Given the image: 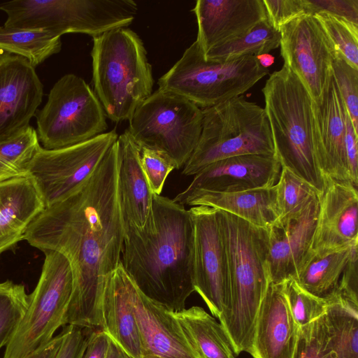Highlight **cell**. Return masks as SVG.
Returning a JSON list of instances; mask_svg holds the SVG:
<instances>
[{
  "instance_id": "9a60e30c",
  "label": "cell",
  "mask_w": 358,
  "mask_h": 358,
  "mask_svg": "<svg viewBox=\"0 0 358 358\" xmlns=\"http://www.w3.org/2000/svg\"><path fill=\"white\" fill-rule=\"evenodd\" d=\"M126 283L142 358H203L171 310L147 296L128 273Z\"/></svg>"
},
{
  "instance_id": "f546056e",
  "label": "cell",
  "mask_w": 358,
  "mask_h": 358,
  "mask_svg": "<svg viewBox=\"0 0 358 358\" xmlns=\"http://www.w3.org/2000/svg\"><path fill=\"white\" fill-rule=\"evenodd\" d=\"M61 48V37L47 30L0 26V51L24 57L34 68Z\"/></svg>"
},
{
  "instance_id": "603a6c76",
  "label": "cell",
  "mask_w": 358,
  "mask_h": 358,
  "mask_svg": "<svg viewBox=\"0 0 358 358\" xmlns=\"http://www.w3.org/2000/svg\"><path fill=\"white\" fill-rule=\"evenodd\" d=\"M117 192L124 225L142 234L155 231L153 193L141 167L138 150L125 130L118 136Z\"/></svg>"
},
{
  "instance_id": "e575fe53",
  "label": "cell",
  "mask_w": 358,
  "mask_h": 358,
  "mask_svg": "<svg viewBox=\"0 0 358 358\" xmlns=\"http://www.w3.org/2000/svg\"><path fill=\"white\" fill-rule=\"evenodd\" d=\"M338 52L354 69L358 70V26L329 14L313 15Z\"/></svg>"
},
{
  "instance_id": "7dc6e473",
  "label": "cell",
  "mask_w": 358,
  "mask_h": 358,
  "mask_svg": "<svg viewBox=\"0 0 358 358\" xmlns=\"http://www.w3.org/2000/svg\"><path fill=\"white\" fill-rule=\"evenodd\" d=\"M256 57L259 64L265 69L270 67L275 62V57L268 53L262 54L256 56Z\"/></svg>"
},
{
  "instance_id": "1f68e13d",
  "label": "cell",
  "mask_w": 358,
  "mask_h": 358,
  "mask_svg": "<svg viewBox=\"0 0 358 358\" xmlns=\"http://www.w3.org/2000/svg\"><path fill=\"white\" fill-rule=\"evenodd\" d=\"M40 147L36 130L30 125L14 137L0 142V182L28 175L29 165Z\"/></svg>"
},
{
  "instance_id": "f35d334b",
  "label": "cell",
  "mask_w": 358,
  "mask_h": 358,
  "mask_svg": "<svg viewBox=\"0 0 358 358\" xmlns=\"http://www.w3.org/2000/svg\"><path fill=\"white\" fill-rule=\"evenodd\" d=\"M141 167L153 194L159 195L169 174L176 164L165 154L145 146H138Z\"/></svg>"
},
{
  "instance_id": "ab89813d",
  "label": "cell",
  "mask_w": 358,
  "mask_h": 358,
  "mask_svg": "<svg viewBox=\"0 0 358 358\" xmlns=\"http://www.w3.org/2000/svg\"><path fill=\"white\" fill-rule=\"evenodd\" d=\"M306 14L327 13L358 26V0H304Z\"/></svg>"
},
{
  "instance_id": "60d3db41",
  "label": "cell",
  "mask_w": 358,
  "mask_h": 358,
  "mask_svg": "<svg viewBox=\"0 0 358 358\" xmlns=\"http://www.w3.org/2000/svg\"><path fill=\"white\" fill-rule=\"evenodd\" d=\"M92 329L66 325L62 331V343L55 358H83Z\"/></svg>"
},
{
  "instance_id": "6da1fadb",
  "label": "cell",
  "mask_w": 358,
  "mask_h": 358,
  "mask_svg": "<svg viewBox=\"0 0 358 358\" xmlns=\"http://www.w3.org/2000/svg\"><path fill=\"white\" fill-rule=\"evenodd\" d=\"M117 168L116 141L87 182L45 208L24 235L31 246L59 252L71 264L73 287L66 325L101 328L104 282L120 264L124 236Z\"/></svg>"
},
{
  "instance_id": "484cf974",
  "label": "cell",
  "mask_w": 358,
  "mask_h": 358,
  "mask_svg": "<svg viewBox=\"0 0 358 358\" xmlns=\"http://www.w3.org/2000/svg\"><path fill=\"white\" fill-rule=\"evenodd\" d=\"M186 204L223 210L265 229L278 218L275 185L234 192H199L192 195Z\"/></svg>"
},
{
  "instance_id": "52a82bcc",
  "label": "cell",
  "mask_w": 358,
  "mask_h": 358,
  "mask_svg": "<svg viewBox=\"0 0 358 358\" xmlns=\"http://www.w3.org/2000/svg\"><path fill=\"white\" fill-rule=\"evenodd\" d=\"M7 15L3 26L43 29L58 36L69 33L92 38L127 27L135 19L133 0H13L0 3Z\"/></svg>"
},
{
  "instance_id": "d6986e66",
  "label": "cell",
  "mask_w": 358,
  "mask_h": 358,
  "mask_svg": "<svg viewBox=\"0 0 358 358\" xmlns=\"http://www.w3.org/2000/svg\"><path fill=\"white\" fill-rule=\"evenodd\" d=\"M313 106L320 169L328 180L350 183L345 153L347 110L332 73L321 96L313 99Z\"/></svg>"
},
{
  "instance_id": "8992f818",
  "label": "cell",
  "mask_w": 358,
  "mask_h": 358,
  "mask_svg": "<svg viewBox=\"0 0 358 358\" xmlns=\"http://www.w3.org/2000/svg\"><path fill=\"white\" fill-rule=\"evenodd\" d=\"M201 133L182 173L194 176L210 164L244 155H275L264 108L242 95L202 109Z\"/></svg>"
},
{
  "instance_id": "83f0119b",
  "label": "cell",
  "mask_w": 358,
  "mask_h": 358,
  "mask_svg": "<svg viewBox=\"0 0 358 358\" xmlns=\"http://www.w3.org/2000/svg\"><path fill=\"white\" fill-rule=\"evenodd\" d=\"M324 298V320L338 358H358V303L337 287Z\"/></svg>"
},
{
  "instance_id": "44dd1931",
  "label": "cell",
  "mask_w": 358,
  "mask_h": 358,
  "mask_svg": "<svg viewBox=\"0 0 358 358\" xmlns=\"http://www.w3.org/2000/svg\"><path fill=\"white\" fill-rule=\"evenodd\" d=\"M300 327L289 309L283 282H270L257 317L252 358H294Z\"/></svg>"
},
{
  "instance_id": "ac0fdd59",
  "label": "cell",
  "mask_w": 358,
  "mask_h": 358,
  "mask_svg": "<svg viewBox=\"0 0 358 358\" xmlns=\"http://www.w3.org/2000/svg\"><path fill=\"white\" fill-rule=\"evenodd\" d=\"M320 196L312 198L296 213L276 220L267 230L271 281L280 283L296 273L308 253Z\"/></svg>"
},
{
  "instance_id": "3957f363",
  "label": "cell",
  "mask_w": 358,
  "mask_h": 358,
  "mask_svg": "<svg viewBox=\"0 0 358 358\" xmlns=\"http://www.w3.org/2000/svg\"><path fill=\"white\" fill-rule=\"evenodd\" d=\"M226 245L229 294L219 317L235 355L249 353L271 281L267 230L219 210Z\"/></svg>"
},
{
  "instance_id": "4dcf8cb0",
  "label": "cell",
  "mask_w": 358,
  "mask_h": 358,
  "mask_svg": "<svg viewBox=\"0 0 358 358\" xmlns=\"http://www.w3.org/2000/svg\"><path fill=\"white\" fill-rule=\"evenodd\" d=\"M280 43V31L267 17L244 35L210 49L204 57L212 60H227L244 55L257 56L278 48Z\"/></svg>"
},
{
  "instance_id": "b9f144b4",
  "label": "cell",
  "mask_w": 358,
  "mask_h": 358,
  "mask_svg": "<svg viewBox=\"0 0 358 358\" xmlns=\"http://www.w3.org/2000/svg\"><path fill=\"white\" fill-rule=\"evenodd\" d=\"M268 19L276 29L306 14L304 0H263Z\"/></svg>"
},
{
  "instance_id": "277c9868",
  "label": "cell",
  "mask_w": 358,
  "mask_h": 358,
  "mask_svg": "<svg viewBox=\"0 0 358 358\" xmlns=\"http://www.w3.org/2000/svg\"><path fill=\"white\" fill-rule=\"evenodd\" d=\"M275 155L285 167L321 194L329 180L318 161L313 99L287 66L270 74L262 88Z\"/></svg>"
},
{
  "instance_id": "f1b7e54d",
  "label": "cell",
  "mask_w": 358,
  "mask_h": 358,
  "mask_svg": "<svg viewBox=\"0 0 358 358\" xmlns=\"http://www.w3.org/2000/svg\"><path fill=\"white\" fill-rule=\"evenodd\" d=\"M203 358H236L221 324L199 306L171 310Z\"/></svg>"
},
{
  "instance_id": "e0dca14e",
  "label": "cell",
  "mask_w": 358,
  "mask_h": 358,
  "mask_svg": "<svg viewBox=\"0 0 358 358\" xmlns=\"http://www.w3.org/2000/svg\"><path fill=\"white\" fill-rule=\"evenodd\" d=\"M43 95L35 68L24 57L0 51V142L29 126Z\"/></svg>"
},
{
  "instance_id": "cb8c5ba5",
  "label": "cell",
  "mask_w": 358,
  "mask_h": 358,
  "mask_svg": "<svg viewBox=\"0 0 358 358\" xmlns=\"http://www.w3.org/2000/svg\"><path fill=\"white\" fill-rule=\"evenodd\" d=\"M127 275L120 264L105 279L101 329L128 358H142L138 328L128 299Z\"/></svg>"
},
{
  "instance_id": "ffe728a7",
  "label": "cell",
  "mask_w": 358,
  "mask_h": 358,
  "mask_svg": "<svg viewBox=\"0 0 358 358\" xmlns=\"http://www.w3.org/2000/svg\"><path fill=\"white\" fill-rule=\"evenodd\" d=\"M192 11L198 26L196 42L203 55L268 17L263 0H198Z\"/></svg>"
},
{
  "instance_id": "ee69618b",
  "label": "cell",
  "mask_w": 358,
  "mask_h": 358,
  "mask_svg": "<svg viewBox=\"0 0 358 358\" xmlns=\"http://www.w3.org/2000/svg\"><path fill=\"white\" fill-rule=\"evenodd\" d=\"M109 342L110 338L101 329H93L83 358H106Z\"/></svg>"
},
{
  "instance_id": "74e56055",
  "label": "cell",
  "mask_w": 358,
  "mask_h": 358,
  "mask_svg": "<svg viewBox=\"0 0 358 358\" xmlns=\"http://www.w3.org/2000/svg\"><path fill=\"white\" fill-rule=\"evenodd\" d=\"M331 73L355 131L358 135V70L350 65L338 52H335Z\"/></svg>"
},
{
  "instance_id": "7c38bea8",
  "label": "cell",
  "mask_w": 358,
  "mask_h": 358,
  "mask_svg": "<svg viewBox=\"0 0 358 358\" xmlns=\"http://www.w3.org/2000/svg\"><path fill=\"white\" fill-rule=\"evenodd\" d=\"M117 138L116 130L113 129L60 149L45 150L41 146L29 165L28 174L36 184L45 208L79 189Z\"/></svg>"
},
{
  "instance_id": "bcb514c9",
  "label": "cell",
  "mask_w": 358,
  "mask_h": 358,
  "mask_svg": "<svg viewBox=\"0 0 358 358\" xmlns=\"http://www.w3.org/2000/svg\"><path fill=\"white\" fill-rule=\"evenodd\" d=\"M106 358H128L110 339Z\"/></svg>"
},
{
  "instance_id": "d590c367",
  "label": "cell",
  "mask_w": 358,
  "mask_h": 358,
  "mask_svg": "<svg viewBox=\"0 0 358 358\" xmlns=\"http://www.w3.org/2000/svg\"><path fill=\"white\" fill-rule=\"evenodd\" d=\"M283 288L292 316L299 327L312 322L325 313V298L316 296L306 291L294 278L285 280Z\"/></svg>"
},
{
  "instance_id": "ba28073f",
  "label": "cell",
  "mask_w": 358,
  "mask_h": 358,
  "mask_svg": "<svg viewBox=\"0 0 358 358\" xmlns=\"http://www.w3.org/2000/svg\"><path fill=\"white\" fill-rule=\"evenodd\" d=\"M268 73L255 55L206 59L195 41L157 84L204 109L242 95Z\"/></svg>"
},
{
  "instance_id": "9c48e42d",
  "label": "cell",
  "mask_w": 358,
  "mask_h": 358,
  "mask_svg": "<svg viewBox=\"0 0 358 358\" xmlns=\"http://www.w3.org/2000/svg\"><path fill=\"white\" fill-rule=\"evenodd\" d=\"M202 109L186 98L157 89L134 111L126 129L138 146L171 158L177 169L186 164L201 133Z\"/></svg>"
},
{
  "instance_id": "4316f807",
  "label": "cell",
  "mask_w": 358,
  "mask_h": 358,
  "mask_svg": "<svg viewBox=\"0 0 358 358\" xmlns=\"http://www.w3.org/2000/svg\"><path fill=\"white\" fill-rule=\"evenodd\" d=\"M357 245L333 249L310 250L294 278L313 295L324 298L334 292L352 261L357 255Z\"/></svg>"
},
{
  "instance_id": "30bf717a",
  "label": "cell",
  "mask_w": 358,
  "mask_h": 358,
  "mask_svg": "<svg viewBox=\"0 0 358 358\" xmlns=\"http://www.w3.org/2000/svg\"><path fill=\"white\" fill-rule=\"evenodd\" d=\"M45 259L29 306L15 334L6 345L3 358H26L50 342L66 325L73 287L69 259L61 252L43 251Z\"/></svg>"
},
{
  "instance_id": "5b68a950",
  "label": "cell",
  "mask_w": 358,
  "mask_h": 358,
  "mask_svg": "<svg viewBox=\"0 0 358 358\" xmlns=\"http://www.w3.org/2000/svg\"><path fill=\"white\" fill-rule=\"evenodd\" d=\"M91 57L94 92L107 117L129 120L153 90L143 41L127 27L114 29L93 38Z\"/></svg>"
},
{
  "instance_id": "2e32d148",
  "label": "cell",
  "mask_w": 358,
  "mask_h": 358,
  "mask_svg": "<svg viewBox=\"0 0 358 358\" xmlns=\"http://www.w3.org/2000/svg\"><path fill=\"white\" fill-rule=\"evenodd\" d=\"M281 169L275 155H244L216 161L196 173L173 201L184 206L199 192H234L273 187Z\"/></svg>"
},
{
  "instance_id": "d6a6232c",
  "label": "cell",
  "mask_w": 358,
  "mask_h": 358,
  "mask_svg": "<svg viewBox=\"0 0 358 358\" xmlns=\"http://www.w3.org/2000/svg\"><path fill=\"white\" fill-rule=\"evenodd\" d=\"M275 190L278 220L298 213L312 198L322 195L313 186L285 167L281 169Z\"/></svg>"
},
{
  "instance_id": "8d00e7d4",
  "label": "cell",
  "mask_w": 358,
  "mask_h": 358,
  "mask_svg": "<svg viewBox=\"0 0 358 358\" xmlns=\"http://www.w3.org/2000/svg\"><path fill=\"white\" fill-rule=\"evenodd\" d=\"M294 358H338L330 341L324 315L300 327Z\"/></svg>"
},
{
  "instance_id": "8fae6325",
  "label": "cell",
  "mask_w": 358,
  "mask_h": 358,
  "mask_svg": "<svg viewBox=\"0 0 358 358\" xmlns=\"http://www.w3.org/2000/svg\"><path fill=\"white\" fill-rule=\"evenodd\" d=\"M35 116L38 139L45 150L83 143L105 133L108 127L107 116L94 90L73 73L54 84L46 103Z\"/></svg>"
},
{
  "instance_id": "836d02e7",
  "label": "cell",
  "mask_w": 358,
  "mask_h": 358,
  "mask_svg": "<svg viewBox=\"0 0 358 358\" xmlns=\"http://www.w3.org/2000/svg\"><path fill=\"white\" fill-rule=\"evenodd\" d=\"M29 296L22 284L0 282V349L9 342L29 306Z\"/></svg>"
},
{
  "instance_id": "d4e9b609",
  "label": "cell",
  "mask_w": 358,
  "mask_h": 358,
  "mask_svg": "<svg viewBox=\"0 0 358 358\" xmlns=\"http://www.w3.org/2000/svg\"><path fill=\"white\" fill-rule=\"evenodd\" d=\"M44 209L29 174L0 182V255L24 239L29 225Z\"/></svg>"
},
{
  "instance_id": "7bdbcfd3",
  "label": "cell",
  "mask_w": 358,
  "mask_h": 358,
  "mask_svg": "<svg viewBox=\"0 0 358 358\" xmlns=\"http://www.w3.org/2000/svg\"><path fill=\"white\" fill-rule=\"evenodd\" d=\"M358 135L355 133L350 117L346 114L345 153L348 177L350 183L358 186Z\"/></svg>"
},
{
  "instance_id": "f6af8a7d",
  "label": "cell",
  "mask_w": 358,
  "mask_h": 358,
  "mask_svg": "<svg viewBox=\"0 0 358 358\" xmlns=\"http://www.w3.org/2000/svg\"><path fill=\"white\" fill-rule=\"evenodd\" d=\"M62 331L26 358H55L62 340Z\"/></svg>"
},
{
  "instance_id": "7402d4cb",
  "label": "cell",
  "mask_w": 358,
  "mask_h": 358,
  "mask_svg": "<svg viewBox=\"0 0 358 358\" xmlns=\"http://www.w3.org/2000/svg\"><path fill=\"white\" fill-rule=\"evenodd\" d=\"M357 187L329 180L320 197L310 250L333 249L358 243Z\"/></svg>"
},
{
  "instance_id": "5bb4252c",
  "label": "cell",
  "mask_w": 358,
  "mask_h": 358,
  "mask_svg": "<svg viewBox=\"0 0 358 358\" xmlns=\"http://www.w3.org/2000/svg\"><path fill=\"white\" fill-rule=\"evenodd\" d=\"M279 31L283 65L299 77L313 100L318 99L331 74L333 45L313 15L299 16Z\"/></svg>"
},
{
  "instance_id": "7a4b0ae2",
  "label": "cell",
  "mask_w": 358,
  "mask_h": 358,
  "mask_svg": "<svg viewBox=\"0 0 358 358\" xmlns=\"http://www.w3.org/2000/svg\"><path fill=\"white\" fill-rule=\"evenodd\" d=\"M155 231L142 234L124 225L120 264L149 298L181 310L194 288V224L183 205L153 195Z\"/></svg>"
},
{
  "instance_id": "4fadbf2b",
  "label": "cell",
  "mask_w": 358,
  "mask_h": 358,
  "mask_svg": "<svg viewBox=\"0 0 358 358\" xmlns=\"http://www.w3.org/2000/svg\"><path fill=\"white\" fill-rule=\"evenodd\" d=\"M194 224V288L213 316L218 318L229 294L226 245L218 209L192 206Z\"/></svg>"
}]
</instances>
